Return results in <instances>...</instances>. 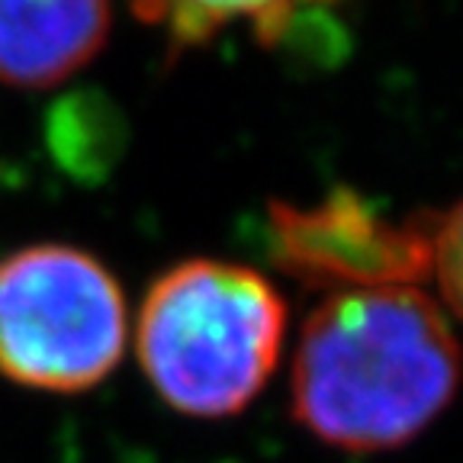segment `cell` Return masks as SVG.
<instances>
[{"label": "cell", "mask_w": 463, "mask_h": 463, "mask_svg": "<svg viewBox=\"0 0 463 463\" xmlns=\"http://www.w3.org/2000/svg\"><path fill=\"white\" fill-rule=\"evenodd\" d=\"M287 299L258 270L194 258L148 287L136 322L138 364L171 409L196 419L241 412L280 361Z\"/></svg>", "instance_id": "cell-2"}, {"label": "cell", "mask_w": 463, "mask_h": 463, "mask_svg": "<svg viewBox=\"0 0 463 463\" xmlns=\"http://www.w3.org/2000/svg\"><path fill=\"white\" fill-rule=\"evenodd\" d=\"M270 254L283 274L338 293L438 283L444 309L460 306V206L390 219L347 187L316 203H274Z\"/></svg>", "instance_id": "cell-4"}, {"label": "cell", "mask_w": 463, "mask_h": 463, "mask_svg": "<svg viewBox=\"0 0 463 463\" xmlns=\"http://www.w3.org/2000/svg\"><path fill=\"white\" fill-rule=\"evenodd\" d=\"M457 390V341L425 287L328 293L293 357V415L341 450L419 438Z\"/></svg>", "instance_id": "cell-1"}, {"label": "cell", "mask_w": 463, "mask_h": 463, "mask_svg": "<svg viewBox=\"0 0 463 463\" xmlns=\"http://www.w3.org/2000/svg\"><path fill=\"white\" fill-rule=\"evenodd\" d=\"M109 26L113 0H0V84H61L100 55Z\"/></svg>", "instance_id": "cell-5"}, {"label": "cell", "mask_w": 463, "mask_h": 463, "mask_svg": "<svg viewBox=\"0 0 463 463\" xmlns=\"http://www.w3.org/2000/svg\"><path fill=\"white\" fill-rule=\"evenodd\" d=\"M126 299L94 254L29 245L0 260V373L49 392L90 390L126 351Z\"/></svg>", "instance_id": "cell-3"}, {"label": "cell", "mask_w": 463, "mask_h": 463, "mask_svg": "<svg viewBox=\"0 0 463 463\" xmlns=\"http://www.w3.org/2000/svg\"><path fill=\"white\" fill-rule=\"evenodd\" d=\"M309 4L322 0H132L138 20L161 29L177 49L210 43L235 23H248L260 39H270Z\"/></svg>", "instance_id": "cell-6"}]
</instances>
